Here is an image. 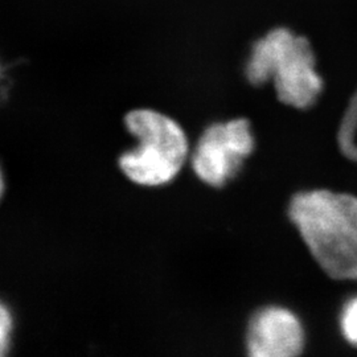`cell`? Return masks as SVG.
Wrapping results in <instances>:
<instances>
[{"label": "cell", "mask_w": 357, "mask_h": 357, "mask_svg": "<svg viewBox=\"0 0 357 357\" xmlns=\"http://www.w3.org/2000/svg\"><path fill=\"white\" fill-rule=\"evenodd\" d=\"M289 216L321 270L337 281H357V197L328 190L299 192Z\"/></svg>", "instance_id": "1"}, {"label": "cell", "mask_w": 357, "mask_h": 357, "mask_svg": "<svg viewBox=\"0 0 357 357\" xmlns=\"http://www.w3.org/2000/svg\"><path fill=\"white\" fill-rule=\"evenodd\" d=\"M305 347V330L293 311L264 307L250 319L246 333L248 357H299Z\"/></svg>", "instance_id": "5"}, {"label": "cell", "mask_w": 357, "mask_h": 357, "mask_svg": "<svg viewBox=\"0 0 357 357\" xmlns=\"http://www.w3.org/2000/svg\"><path fill=\"white\" fill-rule=\"evenodd\" d=\"M4 193V178H3V172H1V168H0V199Z\"/></svg>", "instance_id": "8"}, {"label": "cell", "mask_w": 357, "mask_h": 357, "mask_svg": "<svg viewBox=\"0 0 357 357\" xmlns=\"http://www.w3.org/2000/svg\"><path fill=\"white\" fill-rule=\"evenodd\" d=\"M250 122L243 118L220 122L205 130L192 153V168L211 187H224L255 151Z\"/></svg>", "instance_id": "4"}, {"label": "cell", "mask_w": 357, "mask_h": 357, "mask_svg": "<svg viewBox=\"0 0 357 357\" xmlns=\"http://www.w3.org/2000/svg\"><path fill=\"white\" fill-rule=\"evenodd\" d=\"M340 327L345 340L349 344L357 347V296L351 299L343 308Z\"/></svg>", "instance_id": "6"}, {"label": "cell", "mask_w": 357, "mask_h": 357, "mask_svg": "<svg viewBox=\"0 0 357 357\" xmlns=\"http://www.w3.org/2000/svg\"><path fill=\"white\" fill-rule=\"evenodd\" d=\"M246 78L255 86L273 82L281 102L307 109L318 101L323 79L306 38L275 28L257 40L246 63Z\"/></svg>", "instance_id": "2"}, {"label": "cell", "mask_w": 357, "mask_h": 357, "mask_svg": "<svg viewBox=\"0 0 357 357\" xmlns=\"http://www.w3.org/2000/svg\"><path fill=\"white\" fill-rule=\"evenodd\" d=\"M13 331V312L0 301V357H8Z\"/></svg>", "instance_id": "7"}, {"label": "cell", "mask_w": 357, "mask_h": 357, "mask_svg": "<svg viewBox=\"0 0 357 357\" xmlns=\"http://www.w3.org/2000/svg\"><path fill=\"white\" fill-rule=\"evenodd\" d=\"M123 122L138 146L121 155L122 174L142 187L169 184L190 155L185 131L175 119L153 109L131 110Z\"/></svg>", "instance_id": "3"}]
</instances>
